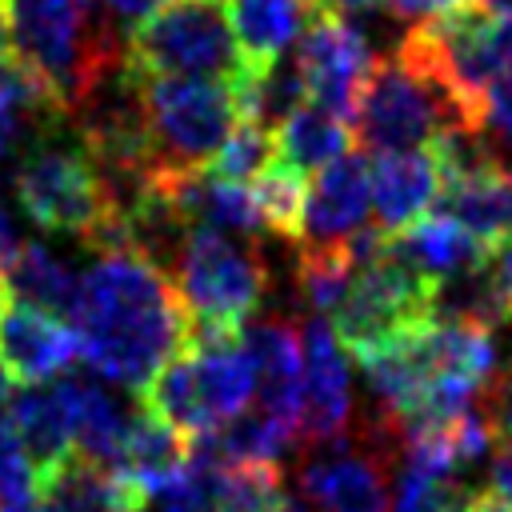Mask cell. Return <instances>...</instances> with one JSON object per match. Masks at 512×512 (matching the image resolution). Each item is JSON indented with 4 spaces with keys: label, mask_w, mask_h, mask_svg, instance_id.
<instances>
[{
    "label": "cell",
    "mask_w": 512,
    "mask_h": 512,
    "mask_svg": "<svg viewBox=\"0 0 512 512\" xmlns=\"http://www.w3.org/2000/svg\"><path fill=\"white\" fill-rule=\"evenodd\" d=\"M344 152H352V132H348V120L316 108V104H304L296 108L280 132H276V160L288 164L292 172L300 176H316L324 164L340 160Z\"/></svg>",
    "instance_id": "d4e9b609"
},
{
    "label": "cell",
    "mask_w": 512,
    "mask_h": 512,
    "mask_svg": "<svg viewBox=\"0 0 512 512\" xmlns=\"http://www.w3.org/2000/svg\"><path fill=\"white\" fill-rule=\"evenodd\" d=\"M96 12L120 32V36H132L144 20H152L168 0H92Z\"/></svg>",
    "instance_id": "1f68e13d"
},
{
    "label": "cell",
    "mask_w": 512,
    "mask_h": 512,
    "mask_svg": "<svg viewBox=\"0 0 512 512\" xmlns=\"http://www.w3.org/2000/svg\"><path fill=\"white\" fill-rule=\"evenodd\" d=\"M188 464V440L168 428L156 412H148L144 404L132 412V424H128V440H124V456H120V468L116 476L128 480L136 492H152L168 480H176Z\"/></svg>",
    "instance_id": "cb8c5ba5"
},
{
    "label": "cell",
    "mask_w": 512,
    "mask_h": 512,
    "mask_svg": "<svg viewBox=\"0 0 512 512\" xmlns=\"http://www.w3.org/2000/svg\"><path fill=\"white\" fill-rule=\"evenodd\" d=\"M232 92H236L240 120H252L268 132L280 128L296 108L308 104L304 72L296 64V56H288V52L268 64H244L232 76Z\"/></svg>",
    "instance_id": "603a6c76"
},
{
    "label": "cell",
    "mask_w": 512,
    "mask_h": 512,
    "mask_svg": "<svg viewBox=\"0 0 512 512\" xmlns=\"http://www.w3.org/2000/svg\"><path fill=\"white\" fill-rule=\"evenodd\" d=\"M12 392H16V388H12V372H8V368H4V360H0V408L12 400Z\"/></svg>",
    "instance_id": "ab89813d"
},
{
    "label": "cell",
    "mask_w": 512,
    "mask_h": 512,
    "mask_svg": "<svg viewBox=\"0 0 512 512\" xmlns=\"http://www.w3.org/2000/svg\"><path fill=\"white\" fill-rule=\"evenodd\" d=\"M140 116L152 156L168 172L208 168L236 128L232 80L212 76H140Z\"/></svg>",
    "instance_id": "5b68a950"
},
{
    "label": "cell",
    "mask_w": 512,
    "mask_h": 512,
    "mask_svg": "<svg viewBox=\"0 0 512 512\" xmlns=\"http://www.w3.org/2000/svg\"><path fill=\"white\" fill-rule=\"evenodd\" d=\"M68 404H72V444L76 456H84L96 468L116 472L132 424V404H124L96 372H72L64 376Z\"/></svg>",
    "instance_id": "e0dca14e"
},
{
    "label": "cell",
    "mask_w": 512,
    "mask_h": 512,
    "mask_svg": "<svg viewBox=\"0 0 512 512\" xmlns=\"http://www.w3.org/2000/svg\"><path fill=\"white\" fill-rule=\"evenodd\" d=\"M480 404H484V412H488V420H492L496 440H508V436H512V364L492 376V384H488V392L480 396Z\"/></svg>",
    "instance_id": "d6a6232c"
},
{
    "label": "cell",
    "mask_w": 512,
    "mask_h": 512,
    "mask_svg": "<svg viewBox=\"0 0 512 512\" xmlns=\"http://www.w3.org/2000/svg\"><path fill=\"white\" fill-rule=\"evenodd\" d=\"M488 492L512 504V436L496 440V456H492V468H488Z\"/></svg>",
    "instance_id": "e575fe53"
},
{
    "label": "cell",
    "mask_w": 512,
    "mask_h": 512,
    "mask_svg": "<svg viewBox=\"0 0 512 512\" xmlns=\"http://www.w3.org/2000/svg\"><path fill=\"white\" fill-rule=\"evenodd\" d=\"M268 512H312V508H304L300 500H292V496H284V492H280V500H276Z\"/></svg>",
    "instance_id": "60d3db41"
},
{
    "label": "cell",
    "mask_w": 512,
    "mask_h": 512,
    "mask_svg": "<svg viewBox=\"0 0 512 512\" xmlns=\"http://www.w3.org/2000/svg\"><path fill=\"white\" fill-rule=\"evenodd\" d=\"M76 352H80L76 332L64 320L44 316L24 304L0 312V360L12 372V380L44 384V380L68 372Z\"/></svg>",
    "instance_id": "9a60e30c"
},
{
    "label": "cell",
    "mask_w": 512,
    "mask_h": 512,
    "mask_svg": "<svg viewBox=\"0 0 512 512\" xmlns=\"http://www.w3.org/2000/svg\"><path fill=\"white\" fill-rule=\"evenodd\" d=\"M316 12V0H228V24L244 64H268L284 56Z\"/></svg>",
    "instance_id": "44dd1931"
},
{
    "label": "cell",
    "mask_w": 512,
    "mask_h": 512,
    "mask_svg": "<svg viewBox=\"0 0 512 512\" xmlns=\"http://www.w3.org/2000/svg\"><path fill=\"white\" fill-rule=\"evenodd\" d=\"M432 212L452 216L456 224H464L484 244L508 240L512 236V192H508L504 164L492 160V164H480L472 172L444 176V188H440V200Z\"/></svg>",
    "instance_id": "d6986e66"
},
{
    "label": "cell",
    "mask_w": 512,
    "mask_h": 512,
    "mask_svg": "<svg viewBox=\"0 0 512 512\" xmlns=\"http://www.w3.org/2000/svg\"><path fill=\"white\" fill-rule=\"evenodd\" d=\"M20 248H24V236H20V228H16V216L0 204V268H8Z\"/></svg>",
    "instance_id": "d590c367"
},
{
    "label": "cell",
    "mask_w": 512,
    "mask_h": 512,
    "mask_svg": "<svg viewBox=\"0 0 512 512\" xmlns=\"http://www.w3.org/2000/svg\"><path fill=\"white\" fill-rule=\"evenodd\" d=\"M484 128H492L512 148V60L484 92Z\"/></svg>",
    "instance_id": "4dcf8cb0"
},
{
    "label": "cell",
    "mask_w": 512,
    "mask_h": 512,
    "mask_svg": "<svg viewBox=\"0 0 512 512\" xmlns=\"http://www.w3.org/2000/svg\"><path fill=\"white\" fill-rule=\"evenodd\" d=\"M356 272V256L344 244H304L296 256V292L300 304L312 308V316H332L336 304L344 300L348 284Z\"/></svg>",
    "instance_id": "484cf974"
},
{
    "label": "cell",
    "mask_w": 512,
    "mask_h": 512,
    "mask_svg": "<svg viewBox=\"0 0 512 512\" xmlns=\"http://www.w3.org/2000/svg\"><path fill=\"white\" fill-rule=\"evenodd\" d=\"M12 32H8V16H4V4H0V72L12 64Z\"/></svg>",
    "instance_id": "f35d334b"
},
{
    "label": "cell",
    "mask_w": 512,
    "mask_h": 512,
    "mask_svg": "<svg viewBox=\"0 0 512 512\" xmlns=\"http://www.w3.org/2000/svg\"><path fill=\"white\" fill-rule=\"evenodd\" d=\"M432 312L444 320H464L484 332L512 324V236L492 244L484 260L436 288Z\"/></svg>",
    "instance_id": "2e32d148"
},
{
    "label": "cell",
    "mask_w": 512,
    "mask_h": 512,
    "mask_svg": "<svg viewBox=\"0 0 512 512\" xmlns=\"http://www.w3.org/2000/svg\"><path fill=\"white\" fill-rule=\"evenodd\" d=\"M8 420L12 432L32 464V472H48L56 468L64 456L76 452L72 444V404H68V388L64 376L60 380H44V384H24L12 392L8 400Z\"/></svg>",
    "instance_id": "ac0fdd59"
},
{
    "label": "cell",
    "mask_w": 512,
    "mask_h": 512,
    "mask_svg": "<svg viewBox=\"0 0 512 512\" xmlns=\"http://www.w3.org/2000/svg\"><path fill=\"white\" fill-rule=\"evenodd\" d=\"M272 160H276V136H272L268 128H260V124H252V120H240V124L224 136V144L216 148V156H212L208 168H212L220 180L248 184V180H256Z\"/></svg>",
    "instance_id": "83f0119b"
},
{
    "label": "cell",
    "mask_w": 512,
    "mask_h": 512,
    "mask_svg": "<svg viewBox=\"0 0 512 512\" xmlns=\"http://www.w3.org/2000/svg\"><path fill=\"white\" fill-rule=\"evenodd\" d=\"M300 488L316 512H392L384 452L368 440H352V432L344 440L308 448Z\"/></svg>",
    "instance_id": "9c48e42d"
},
{
    "label": "cell",
    "mask_w": 512,
    "mask_h": 512,
    "mask_svg": "<svg viewBox=\"0 0 512 512\" xmlns=\"http://www.w3.org/2000/svg\"><path fill=\"white\" fill-rule=\"evenodd\" d=\"M4 292H8V288H4V280H0V312H4Z\"/></svg>",
    "instance_id": "b9f144b4"
},
{
    "label": "cell",
    "mask_w": 512,
    "mask_h": 512,
    "mask_svg": "<svg viewBox=\"0 0 512 512\" xmlns=\"http://www.w3.org/2000/svg\"><path fill=\"white\" fill-rule=\"evenodd\" d=\"M172 284L188 312V324L240 332L268 292V264L256 240L188 228L172 268Z\"/></svg>",
    "instance_id": "8992f818"
},
{
    "label": "cell",
    "mask_w": 512,
    "mask_h": 512,
    "mask_svg": "<svg viewBox=\"0 0 512 512\" xmlns=\"http://www.w3.org/2000/svg\"><path fill=\"white\" fill-rule=\"evenodd\" d=\"M444 188L440 160L432 144L412 148V152H384L372 160V208H376V228L396 236L424 220Z\"/></svg>",
    "instance_id": "7c38bea8"
},
{
    "label": "cell",
    "mask_w": 512,
    "mask_h": 512,
    "mask_svg": "<svg viewBox=\"0 0 512 512\" xmlns=\"http://www.w3.org/2000/svg\"><path fill=\"white\" fill-rule=\"evenodd\" d=\"M300 424L296 444H332L352 432V376L344 364V344L324 316L300 328Z\"/></svg>",
    "instance_id": "30bf717a"
},
{
    "label": "cell",
    "mask_w": 512,
    "mask_h": 512,
    "mask_svg": "<svg viewBox=\"0 0 512 512\" xmlns=\"http://www.w3.org/2000/svg\"><path fill=\"white\" fill-rule=\"evenodd\" d=\"M0 4H4V0H0Z\"/></svg>",
    "instance_id": "ee69618b"
},
{
    "label": "cell",
    "mask_w": 512,
    "mask_h": 512,
    "mask_svg": "<svg viewBox=\"0 0 512 512\" xmlns=\"http://www.w3.org/2000/svg\"><path fill=\"white\" fill-rule=\"evenodd\" d=\"M396 48L444 84L464 128L484 132V92L512 60V20L488 12L484 4H468L452 16L412 24Z\"/></svg>",
    "instance_id": "7a4b0ae2"
},
{
    "label": "cell",
    "mask_w": 512,
    "mask_h": 512,
    "mask_svg": "<svg viewBox=\"0 0 512 512\" xmlns=\"http://www.w3.org/2000/svg\"><path fill=\"white\" fill-rule=\"evenodd\" d=\"M356 140L384 156V152H412L432 144L436 136L464 128L452 96L444 84L408 52H392L372 64L364 76V88L352 108ZM472 132V128H468Z\"/></svg>",
    "instance_id": "3957f363"
},
{
    "label": "cell",
    "mask_w": 512,
    "mask_h": 512,
    "mask_svg": "<svg viewBox=\"0 0 512 512\" xmlns=\"http://www.w3.org/2000/svg\"><path fill=\"white\" fill-rule=\"evenodd\" d=\"M252 200H256V216H260V228L288 240V244H300V228H304V200H308V176L292 172L288 164L272 160L260 176H256V188H252Z\"/></svg>",
    "instance_id": "4316f807"
},
{
    "label": "cell",
    "mask_w": 512,
    "mask_h": 512,
    "mask_svg": "<svg viewBox=\"0 0 512 512\" xmlns=\"http://www.w3.org/2000/svg\"><path fill=\"white\" fill-rule=\"evenodd\" d=\"M156 184L188 228H208V232H224V236H256L260 232L252 192L244 184L220 180L212 168H188V172L160 168Z\"/></svg>",
    "instance_id": "5bb4252c"
},
{
    "label": "cell",
    "mask_w": 512,
    "mask_h": 512,
    "mask_svg": "<svg viewBox=\"0 0 512 512\" xmlns=\"http://www.w3.org/2000/svg\"><path fill=\"white\" fill-rule=\"evenodd\" d=\"M476 0H384L388 16L400 20V24H428V20H440V16H452L460 8H468Z\"/></svg>",
    "instance_id": "836d02e7"
},
{
    "label": "cell",
    "mask_w": 512,
    "mask_h": 512,
    "mask_svg": "<svg viewBox=\"0 0 512 512\" xmlns=\"http://www.w3.org/2000/svg\"><path fill=\"white\" fill-rule=\"evenodd\" d=\"M124 512H204V504H200V492H196L192 472L184 464V472L176 480H168L152 492H136Z\"/></svg>",
    "instance_id": "f546056e"
},
{
    "label": "cell",
    "mask_w": 512,
    "mask_h": 512,
    "mask_svg": "<svg viewBox=\"0 0 512 512\" xmlns=\"http://www.w3.org/2000/svg\"><path fill=\"white\" fill-rule=\"evenodd\" d=\"M372 208V164L364 152H344L308 180L300 244H344L352 240Z\"/></svg>",
    "instance_id": "8fae6325"
},
{
    "label": "cell",
    "mask_w": 512,
    "mask_h": 512,
    "mask_svg": "<svg viewBox=\"0 0 512 512\" xmlns=\"http://www.w3.org/2000/svg\"><path fill=\"white\" fill-rule=\"evenodd\" d=\"M324 12H340V16H348V12H364V8H372L376 0H316Z\"/></svg>",
    "instance_id": "8d00e7d4"
},
{
    "label": "cell",
    "mask_w": 512,
    "mask_h": 512,
    "mask_svg": "<svg viewBox=\"0 0 512 512\" xmlns=\"http://www.w3.org/2000/svg\"><path fill=\"white\" fill-rule=\"evenodd\" d=\"M124 60L136 76L232 80L244 68L220 0H168L152 20H144L128 36Z\"/></svg>",
    "instance_id": "52a82bcc"
},
{
    "label": "cell",
    "mask_w": 512,
    "mask_h": 512,
    "mask_svg": "<svg viewBox=\"0 0 512 512\" xmlns=\"http://www.w3.org/2000/svg\"><path fill=\"white\" fill-rule=\"evenodd\" d=\"M240 344L256 372V400L260 412L276 416L296 432L300 424V328L288 320H248L240 328Z\"/></svg>",
    "instance_id": "4fadbf2b"
},
{
    "label": "cell",
    "mask_w": 512,
    "mask_h": 512,
    "mask_svg": "<svg viewBox=\"0 0 512 512\" xmlns=\"http://www.w3.org/2000/svg\"><path fill=\"white\" fill-rule=\"evenodd\" d=\"M20 136V128H16V120L0 108V164H4V156H8V148H12V140Z\"/></svg>",
    "instance_id": "74e56055"
},
{
    "label": "cell",
    "mask_w": 512,
    "mask_h": 512,
    "mask_svg": "<svg viewBox=\"0 0 512 512\" xmlns=\"http://www.w3.org/2000/svg\"><path fill=\"white\" fill-rule=\"evenodd\" d=\"M392 248L428 280V284H444L468 268H476L484 260V252L492 244H484L480 236H472L464 224H456L452 216L444 212H428L424 220H416L412 228L388 236Z\"/></svg>",
    "instance_id": "ffe728a7"
},
{
    "label": "cell",
    "mask_w": 512,
    "mask_h": 512,
    "mask_svg": "<svg viewBox=\"0 0 512 512\" xmlns=\"http://www.w3.org/2000/svg\"><path fill=\"white\" fill-rule=\"evenodd\" d=\"M4 272H8L4 288L16 296V304L36 308L56 320H72V308L80 296V272L68 256L48 248L44 240H24V248Z\"/></svg>",
    "instance_id": "7402d4cb"
},
{
    "label": "cell",
    "mask_w": 512,
    "mask_h": 512,
    "mask_svg": "<svg viewBox=\"0 0 512 512\" xmlns=\"http://www.w3.org/2000/svg\"><path fill=\"white\" fill-rule=\"evenodd\" d=\"M24 496H36V472L12 432L8 412H0V504L24 500Z\"/></svg>",
    "instance_id": "f1b7e54d"
},
{
    "label": "cell",
    "mask_w": 512,
    "mask_h": 512,
    "mask_svg": "<svg viewBox=\"0 0 512 512\" xmlns=\"http://www.w3.org/2000/svg\"><path fill=\"white\" fill-rule=\"evenodd\" d=\"M72 328L88 368L132 392H144L188 344V312L172 276L136 252H96L80 272Z\"/></svg>",
    "instance_id": "6da1fadb"
},
{
    "label": "cell",
    "mask_w": 512,
    "mask_h": 512,
    "mask_svg": "<svg viewBox=\"0 0 512 512\" xmlns=\"http://www.w3.org/2000/svg\"><path fill=\"white\" fill-rule=\"evenodd\" d=\"M292 56H296V64L304 72L308 104H316V108H324V112H332L340 120H352V108H356V96L364 88V76L376 64L372 44L360 32V24H352L340 12H324L320 8L308 20V28L300 32Z\"/></svg>",
    "instance_id": "ba28073f"
},
{
    "label": "cell",
    "mask_w": 512,
    "mask_h": 512,
    "mask_svg": "<svg viewBox=\"0 0 512 512\" xmlns=\"http://www.w3.org/2000/svg\"><path fill=\"white\" fill-rule=\"evenodd\" d=\"M504 176H508V192H512V168H504Z\"/></svg>",
    "instance_id": "7bdbcfd3"
},
{
    "label": "cell",
    "mask_w": 512,
    "mask_h": 512,
    "mask_svg": "<svg viewBox=\"0 0 512 512\" xmlns=\"http://www.w3.org/2000/svg\"><path fill=\"white\" fill-rule=\"evenodd\" d=\"M12 192L36 228L76 240H88L100 220L116 208L100 184L88 148L68 124L40 132L24 148L12 172Z\"/></svg>",
    "instance_id": "277c9868"
}]
</instances>
